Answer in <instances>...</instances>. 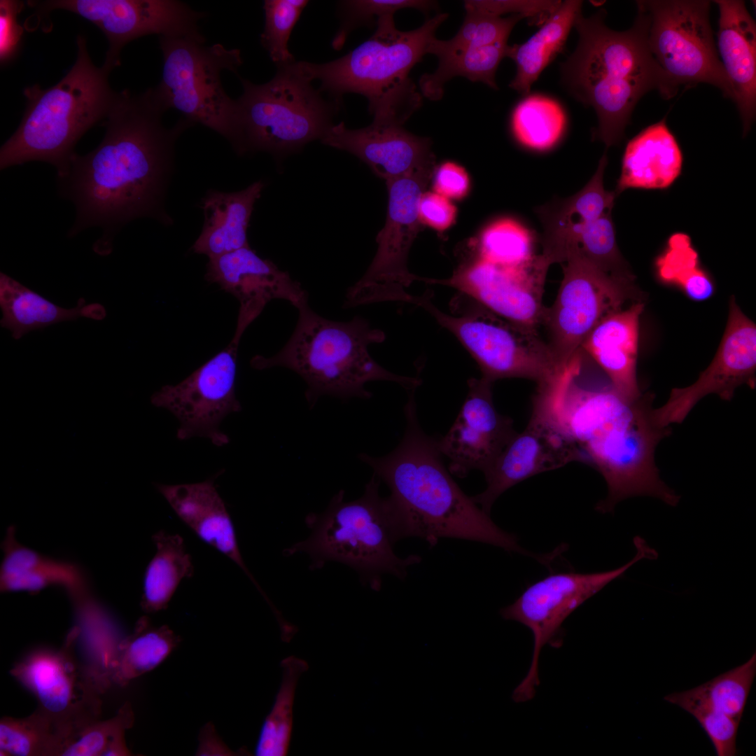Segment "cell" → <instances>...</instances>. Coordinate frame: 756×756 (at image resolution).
Wrapping results in <instances>:
<instances>
[{
	"label": "cell",
	"instance_id": "1",
	"mask_svg": "<svg viewBox=\"0 0 756 756\" xmlns=\"http://www.w3.org/2000/svg\"><path fill=\"white\" fill-rule=\"evenodd\" d=\"M165 111L151 88L139 94L116 92L102 142L86 155L76 153L66 174L57 177L59 194L76 209L69 237L100 227L102 234L92 248L106 256L113 251L115 234L129 222L143 217L171 222L163 206L174 144L193 124L182 118L166 128L162 122Z\"/></svg>",
	"mask_w": 756,
	"mask_h": 756
},
{
	"label": "cell",
	"instance_id": "2",
	"mask_svg": "<svg viewBox=\"0 0 756 756\" xmlns=\"http://www.w3.org/2000/svg\"><path fill=\"white\" fill-rule=\"evenodd\" d=\"M580 372H566L547 393L545 402L576 446L580 461L605 479L608 494L597 503L596 510L612 512L618 503L635 496H651L677 505L680 496L660 478L654 461L657 444L671 430L654 422L652 398L627 399L610 382L584 386L578 382Z\"/></svg>",
	"mask_w": 756,
	"mask_h": 756
},
{
	"label": "cell",
	"instance_id": "3",
	"mask_svg": "<svg viewBox=\"0 0 756 756\" xmlns=\"http://www.w3.org/2000/svg\"><path fill=\"white\" fill-rule=\"evenodd\" d=\"M414 391L405 407L407 426L398 447L381 457L358 456L391 491L387 498L400 539L419 538L430 547L442 538L468 540L539 561L540 555L523 549L514 534L498 527L454 480L443 463L437 440L419 426Z\"/></svg>",
	"mask_w": 756,
	"mask_h": 756
},
{
	"label": "cell",
	"instance_id": "4",
	"mask_svg": "<svg viewBox=\"0 0 756 756\" xmlns=\"http://www.w3.org/2000/svg\"><path fill=\"white\" fill-rule=\"evenodd\" d=\"M606 15L603 8L589 17L578 15V46L561 64V77L575 99L594 109L598 125L594 137L608 148L621 141L645 94L656 90L669 99L678 93L650 53L643 13L638 10L626 31L607 27Z\"/></svg>",
	"mask_w": 756,
	"mask_h": 756
},
{
	"label": "cell",
	"instance_id": "5",
	"mask_svg": "<svg viewBox=\"0 0 756 756\" xmlns=\"http://www.w3.org/2000/svg\"><path fill=\"white\" fill-rule=\"evenodd\" d=\"M297 309L296 326L284 346L270 357L255 355L250 364L258 370L283 367L297 373L306 383L310 407L323 396L370 398L365 386L372 381L396 382L410 391L420 385L419 379L393 373L370 356L369 346L383 342L386 335L365 318L330 320L312 310L308 302Z\"/></svg>",
	"mask_w": 756,
	"mask_h": 756
},
{
	"label": "cell",
	"instance_id": "6",
	"mask_svg": "<svg viewBox=\"0 0 756 756\" xmlns=\"http://www.w3.org/2000/svg\"><path fill=\"white\" fill-rule=\"evenodd\" d=\"M76 43V60L58 83L24 90L26 109L18 128L1 147V170L41 161L54 166L57 177H62L78 141L106 118L116 94L108 83L111 71L92 63L85 37L78 36Z\"/></svg>",
	"mask_w": 756,
	"mask_h": 756
},
{
	"label": "cell",
	"instance_id": "7",
	"mask_svg": "<svg viewBox=\"0 0 756 756\" xmlns=\"http://www.w3.org/2000/svg\"><path fill=\"white\" fill-rule=\"evenodd\" d=\"M447 13H438L411 31L396 27L393 15L377 19L374 33L343 57L323 64L299 61L311 80L341 102L346 93L368 100L374 118L405 122L422 104V95L410 78L412 69L427 54L428 46Z\"/></svg>",
	"mask_w": 756,
	"mask_h": 756
},
{
	"label": "cell",
	"instance_id": "8",
	"mask_svg": "<svg viewBox=\"0 0 756 756\" xmlns=\"http://www.w3.org/2000/svg\"><path fill=\"white\" fill-rule=\"evenodd\" d=\"M380 479L374 474L363 494L352 501L344 500L340 490L321 513H309L305 523L310 536L284 550L285 554H307L312 570L328 561L345 564L355 570L363 584L379 591L382 576L391 574L404 580L407 568L421 561L419 555L397 556L393 545L400 540L394 513L388 498L379 493Z\"/></svg>",
	"mask_w": 756,
	"mask_h": 756
},
{
	"label": "cell",
	"instance_id": "9",
	"mask_svg": "<svg viewBox=\"0 0 756 756\" xmlns=\"http://www.w3.org/2000/svg\"><path fill=\"white\" fill-rule=\"evenodd\" d=\"M239 79V155L265 151L284 157L321 140L333 125L340 102L325 100L298 62L277 66L274 78L264 84Z\"/></svg>",
	"mask_w": 756,
	"mask_h": 756
},
{
	"label": "cell",
	"instance_id": "10",
	"mask_svg": "<svg viewBox=\"0 0 756 756\" xmlns=\"http://www.w3.org/2000/svg\"><path fill=\"white\" fill-rule=\"evenodd\" d=\"M204 43V38L160 36L162 76L159 85L152 88L153 93L165 111L176 109L193 125L200 123L215 131L237 152V103L224 90L220 74L223 70L237 73L242 64L240 50Z\"/></svg>",
	"mask_w": 756,
	"mask_h": 756
},
{
	"label": "cell",
	"instance_id": "11",
	"mask_svg": "<svg viewBox=\"0 0 756 756\" xmlns=\"http://www.w3.org/2000/svg\"><path fill=\"white\" fill-rule=\"evenodd\" d=\"M430 294L413 296L412 304L430 313L451 332L475 360L482 377L493 382L505 378L534 381L538 387L550 384L566 366L556 361L538 330L506 320L479 304L461 314L439 309Z\"/></svg>",
	"mask_w": 756,
	"mask_h": 756
},
{
	"label": "cell",
	"instance_id": "12",
	"mask_svg": "<svg viewBox=\"0 0 756 756\" xmlns=\"http://www.w3.org/2000/svg\"><path fill=\"white\" fill-rule=\"evenodd\" d=\"M636 4L645 18L650 53L677 93L682 88L707 83L733 100L713 38L709 1L645 0Z\"/></svg>",
	"mask_w": 756,
	"mask_h": 756
},
{
	"label": "cell",
	"instance_id": "13",
	"mask_svg": "<svg viewBox=\"0 0 756 756\" xmlns=\"http://www.w3.org/2000/svg\"><path fill=\"white\" fill-rule=\"evenodd\" d=\"M607 162L605 153L595 174L576 194L536 209L543 227L541 253L551 265L582 258L611 275L634 279L616 241L612 210L617 195L603 186Z\"/></svg>",
	"mask_w": 756,
	"mask_h": 756
},
{
	"label": "cell",
	"instance_id": "14",
	"mask_svg": "<svg viewBox=\"0 0 756 756\" xmlns=\"http://www.w3.org/2000/svg\"><path fill=\"white\" fill-rule=\"evenodd\" d=\"M435 168V164L428 165L386 181L388 210L384 226L376 237L377 250L364 275L348 289L344 307L382 302L411 303L413 295L408 288L421 277L408 270V253L421 228L419 201Z\"/></svg>",
	"mask_w": 756,
	"mask_h": 756
},
{
	"label": "cell",
	"instance_id": "15",
	"mask_svg": "<svg viewBox=\"0 0 756 756\" xmlns=\"http://www.w3.org/2000/svg\"><path fill=\"white\" fill-rule=\"evenodd\" d=\"M637 550L624 565L607 571L552 573L529 585L512 604L500 610L507 620L518 622L532 632L533 650L527 674L514 690L516 703L532 699L540 684L539 658L542 648L550 644L561 631L565 620L587 599L608 583L622 577L643 559H654L657 553L640 537L634 539Z\"/></svg>",
	"mask_w": 756,
	"mask_h": 756
},
{
	"label": "cell",
	"instance_id": "16",
	"mask_svg": "<svg viewBox=\"0 0 756 756\" xmlns=\"http://www.w3.org/2000/svg\"><path fill=\"white\" fill-rule=\"evenodd\" d=\"M561 265L562 281L540 326L556 361L566 366L601 320L628 300L641 301L642 295L634 279L608 274L587 260L574 258Z\"/></svg>",
	"mask_w": 756,
	"mask_h": 756
},
{
	"label": "cell",
	"instance_id": "17",
	"mask_svg": "<svg viewBox=\"0 0 756 756\" xmlns=\"http://www.w3.org/2000/svg\"><path fill=\"white\" fill-rule=\"evenodd\" d=\"M10 673L34 694L38 709L54 722L67 743L83 727L98 720L102 692L83 666L68 637L59 650L42 648L28 652Z\"/></svg>",
	"mask_w": 756,
	"mask_h": 756
},
{
	"label": "cell",
	"instance_id": "18",
	"mask_svg": "<svg viewBox=\"0 0 756 756\" xmlns=\"http://www.w3.org/2000/svg\"><path fill=\"white\" fill-rule=\"evenodd\" d=\"M28 4L41 15L62 9L97 26L108 41L104 66L110 71L120 64L122 48L141 36L204 38L197 22L205 14L176 0H51Z\"/></svg>",
	"mask_w": 756,
	"mask_h": 756
},
{
	"label": "cell",
	"instance_id": "19",
	"mask_svg": "<svg viewBox=\"0 0 756 756\" xmlns=\"http://www.w3.org/2000/svg\"><path fill=\"white\" fill-rule=\"evenodd\" d=\"M241 337L234 335L229 344L185 379L165 385L153 393L150 403L164 408L178 420L177 438H207L218 447L229 443L220 429L229 414L241 410L235 394L237 358Z\"/></svg>",
	"mask_w": 756,
	"mask_h": 756
},
{
	"label": "cell",
	"instance_id": "20",
	"mask_svg": "<svg viewBox=\"0 0 756 756\" xmlns=\"http://www.w3.org/2000/svg\"><path fill=\"white\" fill-rule=\"evenodd\" d=\"M550 265L542 253L518 266L499 265L476 256L448 279L424 281L453 287L496 315L538 331L545 309L542 298Z\"/></svg>",
	"mask_w": 756,
	"mask_h": 756
},
{
	"label": "cell",
	"instance_id": "21",
	"mask_svg": "<svg viewBox=\"0 0 756 756\" xmlns=\"http://www.w3.org/2000/svg\"><path fill=\"white\" fill-rule=\"evenodd\" d=\"M755 371L756 326L732 296L724 335L713 360L692 385L671 390L667 401L653 409L654 421L662 428L680 424L710 394L730 400L737 387L755 386Z\"/></svg>",
	"mask_w": 756,
	"mask_h": 756
},
{
	"label": "cell",
	"instance_id": "22",
	"mask_svg": "<svg viewBox=\"0 0 756 756\" xmlns=\"http://www.w3.org/2000/svg\"><path fill=\"white\" fill-rule=\"evenodd\" d=\"M572 461H580L576 446L548 411L533 402L527 426L516 434L484 473L486 487L472 498L489 514L496 499L510 488Z\"/></svg>",
	"mask_w": 756,
	"mask_h": 756
},
{
	"label": "cell",
	"instance_id": "23",
	"mask_svg": "<svg viewBox=\"0 0 756 756\" xmlns=\"http://www.w3.org/2000/svg\"><path fill=\"white\" fill-rule=\"evenodd\" d=\"M468 383V393L456 419L437 440L440 452L449 460V472L459 477L472 470L486 472L517 433L512 420L494 405L493 382L481 377Z\"/></svg>",
	"mask_w": 756,
	"mask_h": 756
},
{
	"label": "cell",
	"instance_id": "24",
	"mask_svg": "<svg viewBox=\"0 0 756 756\" xmlns=\"http://www.w3.org/2000/svg\"><path fill=\"white\" fill-rule=\"evenodd\" d=\"M209 259L206 281L217 284L239 302L236 333L243 335L273 300H286L295 308L308 302V294L298 281L250 246Z\"/></svg>",
	"mask_w": 756,
	"mask_h": 756
},
{
	"label": "cell",
	"instance_id": "25",
	"mask_svg": "<svg viewBox=\"0 0 756 756\" xmlns=\"http://www.w3.org/2000/svg\"><path fill=\"white\" fill-rule=\"evenodd\" d=\"M403 124L393 119L373 118L369 126L351 130L340 122L333 125L321 141L356 156L388 181L435 164L430 139L409 132Z\"/></svg>",
	"mask_w": 756,
	"mask_h": 756
},
{
	"label": "cell",
	"instance_id": "26",
	"mask_svg": "<svg viewBox=\"0 0 756 756\" xmlns=\"http://www.w3.org/2000/svg\"><path fill=\"white\" fill-rule=\"evenodd\" d=\"M719 9L718 55L733 91L743 134L756 111V24L740 0H717Z\"/></svg>",
	"mask_w": 756,
	"mask_h": 756
},
{
	"label": "cell",
	"instance_id": "27",
	"mask_svg": "<svg viewBox=\"0 0 756 756\" xmlns=\"http://www.w3.org/2000/svg\"><path fill=\"white\" fill-rule=\"evenodd\" d=\"M155 486L177 516L201 540L237 564L269 602L242 558L234 525L214 479L188 484L157 483Z\"/></svg>",
	"mask_w": 756,
	"mask_h": 756
},
{
	"label": "cell",
	"instance_id": "28",
	"mask_svg": "<svg viewBox=\"0 0 756 756\" xmlns=\"http://www.w3.org/2000/svg\"><path fill=\"white\" fill-rule=\"evenodd\" d=\"M643 309L644 303L638 301L608 314L592 330L580 347L603 370L613 388L631 400L642 396L636 365Z\"/></svg>",
	"mask_w": 756,
	"mask_h": 756
},
{
	"label": "cell",
	"instance_id": "29",
	"mask_svg": "<svg viewBox=\"0 0 756 756\" xmlns=\"http://www.w3.org/2000/svg\"><path fill=\"white\" fill-rule=\"evenodd\" d=\"M682 154L666 118L642 130L627 143L615 192L629 188L662 190L681 174Z\"/></svg>",
	"mask_w": 756,
	"mask_h": 756
},
{
	"label": "cell",
	"instance_id": "30",
	"mask_svg": "<svg viewBox=\"0 0 756 756\" xmlns=\"http://www.w3.org/2000/svg\"><path fill=\"white\" fill-rule=\"evenodd\" d=\"M263 186L262 181H256L237 192H207L202 202L204 225L192 251L211 258L249 246L247 228Z\"/></svg>",
	"mask_w": 756,
	"mask_h": 756
},
{
	"label": "cell",
	"instance_id": "31",
	"mask_svg": "<svg viewBox=\"0 0 756 756\" xmlns=\"http://www.w3.org/2000/svg\"><path fill=\"white\" fill-rule=\"evenodd\" d=\"M0 325L15 340L30 331L80 317L103 320L106 312L97 302L87 304L80 298L76 307L66 309L47 300L4 272L0 273Z\"/></svg>",
	"mask_w": 756,
	"mask_h": 756
},
{
	"label": "cell",
	"instance_id": "32",
	"mask_svg": "<svg viewBox=\"0 0 756 756\" xmlns=\"http://www.w3.org/2000/svg\"><path fill=\"white\" fill-rule=\"evenodd\" d=\"M15 531L10 526L3 542L1 592H37L51 585L62 586L71 591L85 586L78 567L42 556L22 545L16 540Z\"/></svg>",
	"mask_w": 756,
	"mask_h": 756
},
{
	"label": "cell",
	"instance_id": "33",
	"mask_svg": "<svg viewBox=\"0 0 756 756\" xmlns=\"http://www.w3.org/2000/svg\"><path fill=\"white\" fill-rule=\"evenodd\" d=\"M510 45L500 43L484 46L449 48L442 46L435 37L430 42L427 54L435 55L438 66L431 74H425L419 80L422 96L432 101L440 99L444 84L456 76L472 82H481L498 89L496 72L504 57H507Z\"/></svg>",
	"mask_w": 756,
	"mask_h": 756
},
{
	"label": "cell",
	"instance_id": "34",
	"mask_svg": "<svg viewBox=\"0 0 756 756\" xmlns=\"http://www.w3.org/2000/svg\"><path fill=\"white\" fill-rule=\"evenodd\" d=\"M582 1L566 0L526 42L510 46L507 57L516 65V74L509 87L528 95L532 85L545 68L563 50Z\"/></svg>",
	"mask_w": 756,
	"mask_h": 756
},
{
	"label": "cell",
	"instance_id": "35",
	"mask_svg": "<svg viewBox=\"0 0 756 756\" xmlns=\"http://www.w3.org/2000/svg\"><path fill=\"white\" fill-rule=\"evenodd\" d=\"M180 640L167 625L156 626L147 617L135 624L133 632L122 637L112 663L111 681L125 686L159 666L177 647Z\"/></svg>",
	"mask_w": 756,
	"mask_h": 756
},
{
	"label": "cell",
	"instance_id": "36",
	"mask_svg": "<svg viewBox=\"0 0 756 756\" xmlns=\"http://www.w3.org/2000/svg\"><path fill=\"white\" fill-rule=\"evenodd\" d=\"M153 540L156 550L145 571L141 602L146 612L166 608L181 582L194 573L191 556L178 534L160 531Z\"/></svg>",
	"mask_w": 756,
	"mask_h": 756
},
{
	"label": "cell",
	"instance_id": "37",
	"mask_svg": "<svg viewBox=\"0 0 756 756\" xmlns=\"http://www.w3.org/2000/svg\"><path fill=\"white\" fill-rule=\"evenodd\" d=\"M654 267L660 281L676 287L693 301L703 302L714 295V281L701 265L690 237L684 232L669 237Z\"/></svg>",
	"mask_w": 756,
	"mask_h": 756
},
{
	"label": "cell",
	"instance_id": "38",
	"mask_svg": "<svg viewBox=\"0 0 756 756\" xmlns=\"http://www.w3.org/2000/svg\"><path fill=\"white\" fill-rule=\"evenodd\" d=\"M510 125L515 139L521 145L545 151L561 139L566 116L554 99L541 94L527 95L513 109Z\"/></svg>",
	"mask_w": 756,
	"mask_h": 756
},
{
	"label": "cell",
	"instance_id": "39",
	"mask_svg": "<svg viewBox=\"0 0 756 756\" xmlns=\"http://www.w3.org/2000/svg\"><path fill=\"white\" fill-rule=\"evenodd\" d=\"M281 682L272 708L262 725L255 748L257 756H284L288 752L295 690L308 664L303 659L290 656L281 661Z\"/></svg>",
	"mask_w": 756,
	"mask_h": 756
},
{
	"label": "cell",
	"instance_id": "40",
	"mask_svg": "<svg viewBox=\"0 0 756 756\" xmlns=\"http://www.w3.org/2000/svg\"><path fill=\"white\" fill-rule=\"evenodd\" d=\"M66 743L65 736L38 708L26 718L0 720L1 755L61 756Z\"/></svg>",
	"mask_w": 756,
	"mask_h": 756
},
{
	"label": "cell",
	"instance_id": "41",
	"mask_svg": "<svg viewBox=\"0 0 756 756\" xmlns=\"http://www.w3.org/2000/svg\"><path fill=\"white\" fill-rule=\"evenodd\" d=\"M533 232L511 218H501L485 226L476 243L478 258L503 266H518L531 260L535 253Z\"/></svg>",
	"mask_w": 756,
	"mask_h": 756
},
{
	"label": "cell",
	"instance_id": "42",
	"mask_svg": "<svg viewBox=\"0 0 756 756\" xmlns=\"http://www.w3.org/2000/svg\"><path fill=\"white\" fill-rule=\"evenodd\" d=\"M756 675V653L743 664L685 692L741 722Z\"/></svg>",
	"mask_w": 756,
	"mask_h": 756
},
{
	"label": "cell",
	"instance_id": "43",
	"mask_svg": "<svg viewBox=\"0 0 756 756\" xmlns=\"http://www.w3.org/2000/svg\"><path fill=\"white\" fill-rule=\"evenodd\" d=\"M134 721L132 706L125 703L110 719L97 720L83 727L66 744L61 756L130 755L125 736Z\"/></svg>",
	"mask_w": 756,
	"mask_h": 756
},
{
	"label": "cell",
	"instance_id": "44",
	"mask_svg": "<svg viewBox=\"0 0 756 756\" xmlns=\"http://www.w3.org/2000/svg\"><path fill=\"white\" fill-rule=\"evenodd\" d=\"M308 3L306 0L264 1L265 23L260 41L276 66L295 61L288 50V43L294 26Z\"/></svg>",
	"mask_w": 756,
	"mask_h": 756
},
{
	"label": "cell",
	"instance_id": "45",
	"mask_svg": "<svg viewBox=\"0 0 756 756\" xmlns=\"http://www.w3.org/2000/svg\"><path fill=\"white\" fill-rule=\"evenodd\" d=\"M664 700L692 715L710 738L718 756L738 754L736 739L740 721L690 697L685 691L671 693Z\"/></svg>",
	"mask_w": 756,
	"mask_h": 756
},
{
	"label": "cell",
	"instance_id": "46",
	"mask_svg": "<svg viewBox=\"0 0 756 756\" xmlns=\"http://www.w3.org/2000/svg\"><path fill=\"white\" fill-rule=\"evenodd\" d=\"M341 24L332 46L340 50L349 33L360 25L369 24L373 20L394 15L404 8H414L428 14L438 8V3L425 0H351L340 2Z\"/></svg>",
	"mask_w": 756,
	"mask_h": 756
},
{
	"label": "cell",
	"instance_id": "47",
	"mask_svg": "<svg viewBox=\"0 0 756 756\" xmlns=\"http://www.w3.org/2000/svg\"><path fill=\"white\" fill-rule=\"evenodd\" d=\"M465 10L464 20L456 34L447 41L439 40L444 47L456 48L507 43L514 27L524 18L520 15L503 18L468 8Z\"/></svg>",
	"mask_w": 756,
	"mask_h": 756
},
{
	"label": "cell",
	"instance_id": "48",
	"mask_svg": "<svg viewBox=\"0 0 756 756\" xmlns=\"http://www.w3.org/2000/svg\"><path fill=\"white\" fill-rule=\"evenodd\" d=\"M561 4V1H465L464 7L500 17L506 13L520 15L529 24L541 26Z\"/></svg>",
	"mask_w": 756,
	"mask_h": 756
},
{
	"label": "cell",
	"instance_id": "49",
	"mask_svg": "<svg viewBox=\"0 0 756 756\" xmlns=\"http://www.w3.org/2000/svg\"><path fill=\"white\" fill-rule=\"evenodd\" d=\"M24 7L19 1H0V60L5 65L15 58L20 51L23 28L18 22V15Z\"/></svg>",
	"mask_w": 756,
	"mask_h": 756
},
{
	"label": "cell",
	"instance_id": "50",
	"mask_svg": "<svg viewBox=\"0 0 756 756\" xmlns=\"http://www.w3.org/2000/svg\"><path fill=\"white\" fill-rule=\"evenodd\" d=\"M457 209L448 198L435 192H424L418 204L421 225L438 231L449 228L454 223Z\"/></svg>",
	"mask_w": 756,
	"mask_h": 756
},
{
	"label": "cell",
	"instance_id": "51",
	"mask_svg": "<svg viewBox=\"0 0 756 756\" xmlns=\"http://www.w3.org/2000/svg\"><path fill=\"white\" fill-rule=\"evenodd\" d=\"M435 192L449 200H460L470 191V181L466 170L461 165L447 161L435 168L433 175Z\"/></svg>",
	"mask_w": 756,
	"mask_h": 756
},
{
	"label": "cell",
	"instance_id": "52",
	"mask_svg": "<svg viewBox=\"0 0 756 756\" xmlns=\"http://www.w3.org/2000/svg\"><path fill=\"white\" fill-rule=\"evenodd\" d=\"M204 732L209 737L211 742H209V741L201 737V743L197 751L198 755H221L223 752L228 753L227 748H223L222 742H220L218 737L215 736V732L212 729L211 726L206 727Z\"/></svg>",
	"mask_w": 756,
	"mask_h": 756
}]
</instances>
